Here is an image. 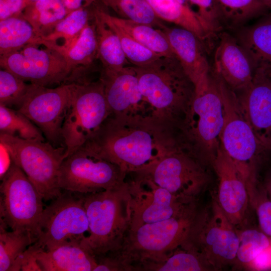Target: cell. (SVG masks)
Masks as SVG:
<instances>
[{
  "instance_id": "1",
  "label": "cell",
  "mask_w": 271,
  "mask_h": 271,
  "mask_svg": "<svg viewBox=\"0 0 271 271\" xmlns=\"http://www.w3.org/2000/svg\"><path fill=\"white\" fill-rule=\"evenodd\" d=\"M181 144L178 131L152 116L110 115L83 145L128 175L148 168Z\"/></svg>"
},
{
  "instance_id": "2",
  "label": "cell",
  "mask_w": 271,
  "mask_h": 271,
  "mask_svg": "<svg viewBox=\"0 0 271 271\" xmlns=\"http://www.w3.org/2000/svg\"><path fill=\"white\" fill-rule=\"evenodd\" d=\"M134 68L151 116L179 131L193 98L195 85L177 58L162 56L152 64Z\"/></svg>"
},
{
  "instance_id": "3",
  "label": "cell",
  "mask_w": 271,
  "mask_h": 271,
  "mask_svg": "<svg viewBox=\"0 0 271 271\" xmlns=\"http://www.w3.org/2000/svg\"><path fill=\"white\" fill-rule=\"evenodd\" d=\"M88 221V235L81 244L95 259L118 251L132 219L128 182L113 189L83 194Z\"/></svg>"
},
{
  "instance_id": "4",
  "label": "cell",
  "mask_w": 271,
  "mask_h": 271,
  "mask_svg": "<svg viewBox=\"0 0 271 271\" xmlns=\"http://www.w3.org/2000/svg\"><path fill=\"white\" fill-rule=\"evenodd\" d=\"M224 117L218 81L211 70L195 85L193 98L179 130L185 146L207 166H211L220 148Z\"/></svg>"
},
{
  "instance_id": "5",
  "label": "cell",
  "mask_w": 271,
  "mask_h": 271,
  "mask_svg": "<svg viewBox=\"0 0 271 271\" xmlns=\"http://www.w3.org/2000/svg\"><path fill=\"white\" fill-rule=\"evenodd\" d=\"M199 210L196 204L167 219L129 229L116 253L131 270L142 263L164 259L185 242Z\"/></svg>"
},
{
  "instance_id": "6",
  "label": "cell",
  "mask_w": 271,
  "mask_h": 271,
  "mask_svg": "<svg viewBox=\"0 0 271 271\" xmlns=\"http://www.w3.org/2000/svg\"><path fill=\"white\" fill-rule=\"evenodd\" d=\"M215 75L225 110L221 146L243 176L249 192H251L258 184V169L263 156L269 151L257 138L245 117L236 93Z\"/></svg>"
},
{
  "instance_id": "7",
  "label": "cell",
  "mask_w": 271,
  "mask_h": 271,
  "mask_svg": "<svg viewBox=\"0 0 271 271\" xmlns=\"http://www.w3.org/2000/svg\"><path fill=\"white\" fill-rule=\"evenodd\" d=\"M238 244L236 227L214 199L210 206L199 210L180 247L198 253L212 270H217L235 263Z\"/></svg>"
},
{
  "instance_id": "8",
  "label": "cell",
  "mask_w": 271,
  "mask_h": 271,
  "mask_svg": "<svg viewBox=\"0 0 271 271\" xmlns=\"http://www.w3.org/2000/svg\"><path fill=\"white\" fill-rule=\"evenodd\" d=\"M104 85L94 81L74 82L70 104L62 128L64 159L84 145L110 115Z\"/></svg>"
},
{
  "instance_id": "9",
  "label": "cell",
  "mask_w": 271,
  "mask_h": 271,
  "mask_svg": "<svg viewBox=\"0 0 271 271\" xmlns=\"http://www.w3.org/2000/svg\"><path fill=\"white\" fill-rule=\"evenodd\" d=\"M0 143L44 200H53L62 194L58 186V174L64 159L65 147L56 148L50 142L24 140L6 134H0Z\"/></svg>"
},
{
  "instance_id": "10",
  "label": "cell",
  "mask_w": 271,
  "mask_h": 271,
  "mask_svg": "<svg viewBox=\"0 0 271 271\" xmlns=\"http://www.w3.org/2000/svg\"><path fill=\"white\" fill-rule=\"evenodd\" d=\"M1 180V221L13 231L28 233L35 243L44 209L42 196L13 162Z\"/></svg>"
},
{
  "instance_id": "11",
  "label": "cell",
  "mask_w": 271,
  "mask_h": 271,
  "mask_svg": "<svg viewBox=\"0 0 271 271\" xmlns=\"http://www.w3.org/2000/svg\"><path fill=\"white\" fill-rule=\"evenodd\" d=\"M207 166L182 143L148 168L133 174L178 197L197 202L210 181Z\"/></svg>"
},
{
  "instance_id": "12",
  "label": "cell",
  "mask_w": 271,
  "mask_h": 271,
  "mask_svg": "<svg viewBox=\"0 0 271 271\" xmlns=\"http://www.w3.org/2000/svg\"><path fill=\"white\" fill-rule=\"evenodd\" d=\"M127 175L83 145L63 160L58 183L61 190L86 194L116 188L126 182Z\"/></svg>"
},
{
  "instance_id": "13",
  "label": "cell",
  "mask_w": 271,
  "mask_h": 271,
  "mask_svg": "<svg viewBox=\"0 0 271 271\" xmlns=\"http://www.w3.org/2000/svg\"><path fill=\"white\" fill-rule=\"evenodd\" d=\"M65 191L44 208L37 241V251L47 250L68 241L81 242L89 232L82 194Z\"/></svg>"
},
{
  "instance_id": "14",
  "label": "cell",
  "mask_w": 271,
  "mask_h": 271,
  "mask_svg": "<svg viewBox=\"0 0 271 271\" xmlns=\"http://www.w3.org/2000/svg\"><path fill=\"white\" fill-rule=\"evenodd\" d=\"M0 65L26 82L44 86L66 81L72 73L62 54L38 44L0 56Z\"/></svg>"
},
{
  "instance_id": "15",
  "label": "cell",
  "mask_w": 271,
  "mask_h": 271,
  "mask_svg": "<svg viewBox=\"0 0 271 271\" xmlns=\"http://www.w3.org/2000/svg\"><path fill=\"white\" fill-rule=\"evenodd\" d=\"M74 82L51 88L31 83L17 110L30 119L54 146L62 141L61 128L69 107Z\"/></svg>"
},
{
  "instance_id": "16",
  "label": "cell",
  "mask_w": 271,
  "mask_h": 271,
  "mask_svg": "<svg viewBox=\"0 0 271 271\" xmlns=\"http://www.w3.org/2000/svg\"><path fill=\"white\" fill-rule=\"evenodd\" d=\"M133 174L135 178L128 182L132 202L129 229L167 219L197 204L172 194L146 177Z\"/></svg>"
},
{
  "instance_id": "17",
  "label": "cell",
  "mask_w": 271,
  "mask_h": 271,
  "mask_svg": "<svg viewBox=\"0 0 271 271\" xmlns=\"http://www.w3.org/2000/svg\"><path fill=\"white\" fill-rule=\"evenodd\" d=\"M237 95L245 117L271 152V63L258 64L251 83Z\"/></svg>"
},
{
  "instance_id": "18",
  "label": "cell",
  "mask_w": 271,
  "mask_h": 271,
  "mask_svg": "<svg viewBox=\"0 0 271 271\" xmlns=\"http://www.w3.org/2000/svg\"><path fill=\"white\" fill-rule=\"evenodd\" d=\"M211 166L218 178L216 201L219 207L235 227L243 225L251 205L245 179L221 146Z\"/></svg>"
},
{
  "instance_id": "19",
  "label": "cell",
  "mask_w": 271,
  "mask_h": 271,
  "mask_svg": "<svg viewBox=\"0 0 271 271\" xmlns=\"http://www.w3.org/2000/svg\"><path fill=\"white\" fill-rule=\"evenodd\" d=\"M100 78L111 114L115 116H151L150 107L139 87L133 66L118 70L102 68Z\"/></svg>"
},
{
  "instance_id": "20",
  "label": "cell",
  "mask_w": 271,
  "mask_h": 271,
  "mask_svg": "<svg viewBox=\"0 0 271 271\" xmlns=\"http://www.w3.org/2000/svg\"><path fill=\"white\" fill-rule=\"evenodd\" d=\"M218 38L213 72L238 93L251 83L256 66L236 37L220 32Z\"/></svg>"
},
{
  "instance_id": "21",
  "label": "cell",
  "mask_w": 271,
  "mask_h": 271,
  "mask_svg": "<svg viewBox=\"0 0 271 271\" xmlns=\"http://www.w3.org/2000/svg\"><path fill=\"white\" fill-rule=\"evenodd\" d=\"M161 30L186 74L194 85L211 71L204 45L192 32L182 27L164 25Z\"/></svg>"
},
{
  "instance_id": "22",
  "label": "cell",
  "mask_w": 271,
  "mask_h": 271,
  "mask_svg": "<svg viewBox=\"0 0 271 271\" xmlns=\"http://www.w3.org/2000/svg\"><path fill=\"white\" fill-rule=\"evenodd\" d=\"M35 255L42 271H93L97 265L94 256L79 242L68 241Z\"/></svg>"
},
{
  "instance_id": "23",
  "label": "cell",
  "mask_w": 271,
  "mask_h": 271,
  "mask_svg": "<svg viewBox=\"0 0 271 271\" xmlns=\"http://www.w3.org/2000/svg\"><path fill=\"white\" fill-rule=\"evenodd\" d=\"M94 9L103 19L121 29L150 50L162 56L176 57L167 37L161 30L112 16L98 7Z\"/></svg>"
},
{
  "instance_id": "24",
  "label": "cell",
  "mask_w": 271,
  "mask_h": 271,
  "mask_svg": "<svg viewBox=\"0 0 271 271\" xmlns=\"http://www.w3.org/2000/svg\"><path fill=\"white\" fill-rule=\"evenodd\" d=\"M236 39L253 62L271 63V14L252 26L238 29Z\"/></svg>"
},
{
  "instance_id": "25",
  "label": "cell",
  "mask_w": 271,
  "mask_h": 271,
  "mask_svg": "<svg viewBox=\"0 0 271 271\" xmlns=\"http://www.w3.org/2000/svg\"><path fill=\"white\" fill-rule=\"evenodd\" d=\"M98 44L97 59L102 68L118 70L130 64L123 51L120 40L116 33L93 10L92 13Z\"/></svg>"
},
{
  "instance_id": "26",
  "label": "cell",
  "mask_w": 271,
  "mask_h": 271,
  "mask_svg": "<svg viewBox=\"0 0 271 271\" xmlns=\"http://www.w3.org/2000/svg\"><path fill=\"white\" fill-rule=\"evenodd\" d=\"M89 18L90 14L87 8L71 12L49 33L41 38L40 44L60 52L78 37L89 22Z\"/></svg>"
},
{
  "instance_id": "27",
  "label": "cell",
  "mask_w": 271,
  "mask_h": 271,
  "mask_svg": "<svg viewBox=\"0 0 271 271\" xmlns=\"http://www.w3.org/2000/svg\"><path fill=\"white\" fill-rule=\"evenodd\" d=\"M68 14L62 0H41L28 5L20 16L39 37L47 35Z\"/></svg>"
},
{
  "instance_id": "28",
  "label": "cell",
  "mask_w": 271,
  "mask_h": 271,
  "mask_svg": "<svg viewBox=\"0 0 271 271\" xmlns=\"http://www.w3.org/2000/svg\"><path fill=\"white\" fill-rule=\"evenodd\" d=\"M162 20L173 23L194 33L203 42L209 39L195 14L176 0H146Z\"/></svg>"
},
{
  "instance_id": "29",
  "label": "cell",
  "mask_w": 271,
  "mask_h": 271,
  "mask_svg": "<svg viewBox=\"0 0 271 271\" xmlns=\"http://www.w3.org/2000/svg\"><path fill=\"white\" fill-rule=\"evenodd\" d=\"M221 25L238 29L248 21L268 14L269 10L260 0H215Z\"/></svg>"
},
{
  "instance_id": "30",
  "label": "cell",
  "mask_w": 271,
  "mask_h": 271,
  "mask_svg": "<svg viewBox=\"0 0 271 271\" xmlns=\"http://www.w3.org/2000/svg\"><path fill=\"white\" fill-rule=\"evenodd\" d=\"M40 41L31 24L21 16L0 21V56L30 44H40Z\"/></svg>"
},
{
  "instance_id": "31",
  "label": "cell",
  "mask_w": 271,
  "mask_h": 271,
  "mask_svg": "<svg viewBox=\"0 0 271 271\" xmlns=\"http://www.w3.org/2000/svg\"><path fill=\"white\" fill-rule=\"evenodd\" d=\"M59 53L64 57L71 72L78 67L91 66L97 58L98 54L97 39L94 23L89 22L75 41Z\"/></svg>"
},
{
  "instance_id": "32",
  "label": "cell",
  "mask_w": 271,
  "mask_h": 271,
  "mask_svg": "<svg viewBox=\"0 0 271 271\" xmlns=\"http://www.w3.org/2000/svg\"><path fill=\"white\" fill-rule=\"evenodd\" d=\"M210 269L212 270L199 254L179 247L161 260L140 264L136 270L200 271Z\"/></svg>"
},
{
  "instance_id": "33",
  "label": "cell",
  "mask_w": 271,
  "mask_h": 271,
  "mask_svg": "<svg viewBox=\"0 0 271 271\" xmlns=\"http://www.w3.org/2000/svg\"><path fill=\"white\" fill-rule=\"evenodd\" d=\"M0 134L27 140L45 141L41 130L17 109L0 105Z\"/></svg>"
},
{
  "instance_id": "34",
  "label": "cell",
  "mask_w": 271,
  "mask_h": 271,
  "mask_svg": "<svg viewBox=\"0 0 271 271\" xmlns=\"http://www.w3.org/2000/svg\"><path fill=\"white\" fill-rule=\"evenodd\" d=\"M7 226L1 221L0 271H12L18 257L34 241L27 233L8 231Z\"/></svg>"
},
{
  "instance_id": "35",
  "label": "cell",
  "mask_w": 271,
  "mask_h": 271,
  "mask_svg": "<svg viewBox=\"0 0 271 271\" xmlns=\"http://www.w3.org/2000/svg\"><path fill=\"white\" fill-rule=\"evenodd\" d=\"M122 19L147 24L157 29L164 25L146 0H101Z\"/></svg>"
},
{
  "instance_id": "36",
  "label": "cell",
  "mask_w": 271,
  "mask_h": 271,
  "mask_svg": "<svg viewBox=\"0 0 271 271\" xmlns=\"http://www.w3.org/2000/svg\"><path fill=\"white\" fill-rule=\"evenodd\" d=\"M239 244L236 261L249 265L271 246L270 238L260 229H248L238 232Z\"/></svg>"
},
{
  "instance_id": "37",
  "label": "cell",
  "mask_w": 271,
  "mask_h": 271,
  "mask_svg": "<svg viewBox=\"0 0 271 271\" xmlns=\"http://www.w3.org/2000/svg\"><path fill=\"white\" fill-rule=\"evenodd\" d=\"M94 10L96 12L94 9ZM100 17L117 35L124 55L132 66H147L153 63L162 56L139 43L117 26L103 19L100 16Z\"/></svg>"
},
{
  "instance_id": "38",
  "label": "cell",
  "mask_w": 271,
  "mask_h": 271,
  "mask_svg": "<svg viewBox=\"0 0 271 271\" xmlns=\"http://www.w3.org/2000/svg\"><path fill=\"white\" fill-rule=\"evenodd\" d=\"M31 83L28 84L10 71L0 70V105L16 109L26 96Z\"/></svg>"
},
{
  "instance_id": "39",
  "label": "cell",
  "mask_w": 271,
  "mask_h": 271,
  "mask_svg": "<svg viewBox=\"0 0 271 271\" xmlns=\"http://www.w3.org/2000/svg\"><path fill=\"white\" fill-rule=\"evenodd\" d=\"M189 7L195 14L209 37L222 30L215 0H188Z\"/></svg>"
},
{
  "instance_id": "40",
  "label": "cell",
  "mask_w": 271,
  "mask_h": 271,
  "mask_svg": "<svg viewBox=\"0 0 271 271\" xmlns=\"http://www.w3.org/2000/svg\"><path fill=\"white\" fill-rule=\"evenodd\" d=\"M250 204L256 210L259 229L271 239V200L262 184L258 183Z\"/></svg>"
},
{
  "instance_id": "41",
  "label": "cell",
  "mask_w": 271,
  "mask_h": 271,
  "mask_svg": "<svg viewBox=\"0 0 271 271\" xmlns=\"http://www.w3.org/2000/svg\"><path fill=\"white\" fill-rule=\"evenodd\" d=\"M27 5L26 0H0V21L20 16Z\"/></svg>"
},
{
  "instance_id": "42",
  "label": "cell",
  "mask_w": 271,
  "mask_h": 271,
  "mask_svg": "<svg viewBox=\"0 0 271 271\" xmlns=\"http://www.w3.org/2000/svg\"><path fill=\"white\" fill-rule=\"evenodd\" d=\"M13 161L7 150L1 145V180L9 170Z\"/></svg>"
},
{
  "instance_id": "43",
  "label": "cell",
  "mask_w": 271,
  "mask_h": 271,
  "mask_svg": "<svg viewBox=\"0 0 271 271\" xmlns=\"http://www.w3.org/2000/svg\"><path fill=\"white\" fill-rule=\"evenodd\" d=\"M69 13L74 10L87 8L95 0H62Z\"/></svg>"
},
{
  "instance_id": "44",
  "label": "cell",
  "mask_w": 271,
  "mask_h": 271,
  "mask_svg": "<svg viewBox=\"0 0 271 271\" xmlns=\"http://www.w3.org/2000/svg\"><path fill=\"white\" fill-rule=\"evenodd\" d=\"M266 193L271 200V173L268 174L265 177L262 184Z\"/></svg>"
},
{
  "instance_id": "45",
  "label": "cell",
  "mask_w": 271,
  "mask_h": 271,
  "mask_svg": "<svg viewBox=\"0 0 271 271\" xmlns=\"http://www.w3.org/2000/svg\"><path fill=\"white\" fill-rule=\"evenodd\" d=\"M271 11V0H260Z\"/></svg>"
},
{
  "instance_id": "46",
  "label": "cell",
  "mask_w": 271,
  "mask_h": 271,
  "mask_svg": "<svg viewBox=\"0 0 271 271\" xmlns=\"http://www.w3.org/2000/svg\"><path fill=\"white\" fill-rule=\"evenodd\" d=\"M176 1H177L179 3H180V4L189 7L188 0H176Z\"/></svg>"
},
{
  "instance_id": "47",
  "label": "cell",
  "mask_w": 271,
  "mask_h": 271,
  "mask_svg": "<svg viewBox=\"0 0 271 271\" xmlns=\"http://www.w3.org/2000/svg\"><path fill=\"white\" fill-rule=\"evenodd\" d=\"M26 1L27 3V5H28L30 4H32V3H33L41 1V0H26Z\"/></svg>"
}]
</instances>
